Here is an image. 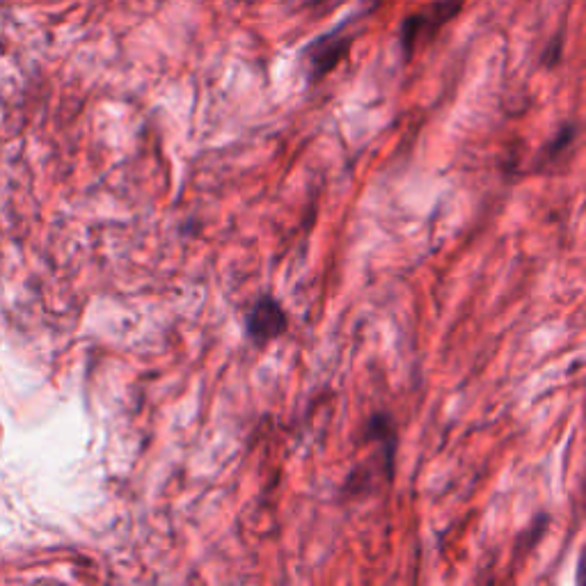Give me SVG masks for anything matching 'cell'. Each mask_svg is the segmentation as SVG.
I'll list each match as a JSON object with an SVG mask.
<instances>
[{"instance_id":"cell-4","label":"cell","mask_w":586,"mask_h":586,"mask_svg":"<svg viewBox=\"0 0 586 586\" xmlns=\"http://www.w3.org/2000/svg\"><path fill=\"white\" fill-rule=\"evenodd\" d=\"M342 3H346V0H328V5H330V7H335V5H342Z\"/></svg>"},{"instance_id":"cell-5","label":"cell","mask_w":586,"mask_h":586,"mask_svg":"<svg viewBox=\"0 0 586 586\" xmlns=\"http://www.w3.org/2000/svg\"><path fill=\"white\" fill-rule=\"evenodd\" d=\"M236 3H257V0H236Z\"/></svg>"},{"instance_id":"cell-2","label":"cell","mask_w":586,"mask_h":586,"mask_svg":"<svg viewBox=\"0 0 586 586\" xmlns=\"http://www.w3.org/2000/svg\"><path fill=\"white\" fill-rule=\"evenodd\" d=\"M355 19V17H353ZM353 19L339 23L335 30L312 39L310 44L303 49V65L307 71V81L319 83L332 74L339 67L348 53H351L353 33H348Z\"/></svg>"},{"instance_id":"cell-1","label":"cell","mask_w":586,"mask_h":586,"mask_svg":"<svg viewBox=\"0 0 586 586\" xmlns=\"http://www.w3.org/2000/svg\"><path fill=\"white\" fill-rule=\"evenodd\" d=\"M465 7V0H433V3L419 7L415 14L401 23V51L410 60L419 46L429 44L438 35L442 26L456 19Z\"/></svg>"},{"instance_id":"cell-3","label":"cell","mask_w":586,"mask_h":586,"mask_svg":"<svg viewBox=\"0 0 586 586\" xmlns=\"http://www.w3.org/2000/svg\"><path fill=\"white\" fill-rule=\"evenodd\" d=\"M287 326V314H284L282 305L271 296L259 298L257 303L252 305L248 319H245V332H248V337L257 344L273 342V339L284 335Z\"/></svg>"}]
</instances>
